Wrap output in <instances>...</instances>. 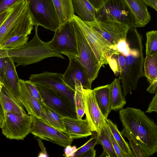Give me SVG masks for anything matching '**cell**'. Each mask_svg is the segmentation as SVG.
Returning a JSON list of instances; mask_svg holds the SVG:
<instances>
[{
  "label": "cell",
  "mask_w": 157,
  "mask_h": 157,
  "mask_svg": "<svg viewBox=\"0 0 157 157\" xmlns=\"http://www.w3.org/2000/svg\"><path fill=\"white\" fill-rule=\"evenodd\" d=\"M77 45L76 58L84 68L90 81L97 77L102 67L77 23L73 20Z\"/></svg>",
  "instance_id": "cell-7"
},
{
  "label": "cell",
  "mask_w": 157,
  "mask_h": 157,
  "mask_svg": "<svg viewBox=\"0 0 157 157\" xmlns=\"http://www.w3.org/2000/svg\"><path fill=\"white\" fill-rule=\"evenodd\" d=\"M60 27L73 19L74 15L71 0H52Z\"/></svg>",
  "instance_id": "cell-24"
},
{
  "label": "cell",
  "mask_w": 157,
  "mask_h": 157,
  "mask_svg": "<svg viewBox=\"0 0 157 157\" xmlns=\"http://www.w3.org/2000/svg\"><path fill=\"white\" fill-rule=\"evenodd\" d=\"M0 100L4 113H10L19 116L26 113L21 105L3 86L0 93Z\"/></svg>",
  "instance_id": "cell-23"
},
{
  "label": "cell",
  "mask_w": 157,
  "mask_h": 157,
  "mask_svg": "<svg viewBox=\"0 0 157 157\" xmlns=\"http://www.w3.org/2000/svg\"><path fill=\"white\" fill-rule=\"evenodd\" d=\"M36 85L43 102L46 106L63 117L77 118L75 110L56 90L45 86Z\"/></svg>",
  "instance_id": "cell-13"
},
{
  "label": "cell",
  "mask_w": 157,
  "mask_h": 157,
  "mask_svg": "<svg viewBox=\"0 0 157 157\" xmlns=\"http://www.w3.org/2000/svg\"><path fill=\"white\" fill-rule=\"evenodd\" d=\"M62 75L59 73L44 71L40 74H31L29 79L36 84L45 86L56 90L75 110V92L64 82Z\"/></svg>",
  "instance_id": "cell-10"
},
{
  "label": "cell",
  "mask_w": 157,
  "mask_h": 157,
  "mask_svg": "<svg viewBox=\"0 0 157 157\" xmlns=\"http://www.w3.org/2000/svg\"><path fill=\"white\" fill-rule=\"evenodd\" d=\"M134 16L137 27H144L151 17L147 5L142 0H125Z\"/></svg>",
  "instance_id": "cell-20"
},
{
  "label": "cell",
  "mask_w": 157,
  "mask_h": 157,
  "mask_svg": "<svg viewBox=\"0 0 157 157\" xmlns=\"http://www.w3.org/2000/svg\"><path fill=\"white\" fill-rule=\"evenodd\" d=\"M3 86V85L2 83L0 81V93H1L2 87Z\"/></svg>",
  "instance_id": "cell-49"
},
{
  "label": "cell",
  "mask_w": 157,
  "mask_h": 157,
  "mask_svg": "<svg viewBox=\"0 0 157 157\" xmlns=\"http://www.w3.org/2000/svg\"><path fill=\"white\" fill-rule=\"evenodd\" d=\"M98 21H114L127 24L130 29L137 27L135 19L125 0H106L103 6L96 10Z\"/></svg>",
  "instance_id": "cell-5"
},
{
  "label": "cell",
  "mask_w": 157,
  "mask_h": 157,
  "mask_svg": "<svg viewBox=\"0 0 157 157\" xmlns=\"http://www.w3.org/2000/svg\"><path fill=\"white\" fill-rule=\"evenodd\" d=\"M61 119L65 127L64 133L73 139L86 137L92 134L86 119L63 117Z\"/></svg>",
  "instance_id": "cell-17"
},
{
  "label": "cell",
  "mask_w": 157,
  "mask_h": 157,
  "mask_svg": "<svg viewBox=\"0 0 157 157\" xmlns=\"http://www.w3.org/2000/svg\"><path fill=\"white\" fill-rule=\"evenodd\" d=\"M0 81L1 82V79L0 78Z\"/></svg>",
  "instance_id": "cell-50"
},
{
  "label": "cell",
  "mask_w": 157,
  "mask_h": 157,
  "mask_svg": "<svg viewBox=\"0 0 157 157\" xmlns=\"http://www.w3.org/2000/svg\"><path fill=\"white\" fill-rule=\"evenodd\" d=\"M104 131L110 140L117 157H126L123 152L115 139L109 126L105 122L103 125Z\"/></svg>",
  "instance_id": "cell-36"
},
{
  "label": "cell",
  "mask_w": 157,
  "mask_h": 157,
  "mask_svg": "<svg viewBox=\"0 0 157 157\" xmlns=\"http://www.w3.org/2000/svg\"><path fill=\"white\" fill-rule=\"evenodd\" d=\"M132 29L133 35L129 40L130 51L125 57L124 69L118 78L122 82L124 97L132 90L136 89L139 79L144 76L142 36L136 28Z\"/></svg>",
  "instance_id": "cell-2"
},
{
  "label": "cell",
  "mask_w": 157,
  "mask_h": 157,
  "mask_svg": "<svg viewBox=\"0 0 157 157\" xmlns=\"http://www.w3.org/2000/svg\"><path fill=\"white\" fill-rule=\"evenodd\" d=\"M144 76L150 84L157 80V53L153 55H147L144 63Z\"/></svg>",
  "instance_id": "cell-28"
},
{
  "label": "cell",
  "mask_w": 157,
  "mask_h": 157,
  "mask_svg": "<svg viewBox=\"0 0 157 157\" xmlns=\"http://www.w3.org/2000/svg\"><path fill=\"white\" fill-rule=\"evenodd\" d=\"M33 117L27 113L19 116L4 113V120L1 128L2 133L10 140H23L30 133Z\"/></svg>",
  "instance_id": "cell-9"
},
{
  "label": "cell",
  "mask_w": 157,
  "mask_h": 157,
  "mask_svg": "<svg viewBox=\"0 0 157 157\" xmlns=\"http://www.w3.org/2000/svg\"><path fill=\"white\" fill-rule=\"evenodd\" d=\"M24 83L30 93L42 105L43 101L36 85L29 80H24Z\"/></svg>",
  "instance_id": "cell-37"
},
{
  "label": "cell",
  "mask_w": 157,
  "mask_h": 157,
  "mask_svg": "<svg viewBox=\"0 0 157 157\" xmlns=\"http://www.w3.org/2000/svg\"><path fill=\"white\" fill-rule=\"evenodd\" d=\"M105 121L118 146L126 157H134L128 143L124 139L121 132L118 130L117 124L107 118L105 119Z\"/></svg>",
  "instance_id": "cell-27"
},
{
  "label": "cell",
  "mask_w": 157,
  "mask_h": 157,
  "mask_svg": "<svg viewBox=\"0 0 157 157\" xmlns=\"http://www.w3.org/2000/svg\"><path fill=\"white\" fill-rule=\"evenodd\" d=\"M155 94V95L150 102L148 108L145 113H151L152 112L157 113V91Z\"/></svg>",
  "instance_id": "cell-39"
},
{
  "label": "cell",
  "mask_w": 157,
  "mask_h": 157,
  "mask_svg": "<svg viewBox=\"0 0 157 157\" xmlns=\"http://www.w3.org/2000/svg\"><path fill=\"white\" fill-rule=\"evenodd\" d=\"M73 20L80 29L84 36L94 52L102 67L108 64V59L112 55L119 51L116 46L92 29L77 16L74 15Z\"/></svg>",
  "instance_id": "cell-6"
},
{
  "label": "cell",
  "mask_w": 157,
  "mask_h": 157,
  "mask_svg": "<svg viewBox=\"0 0 157 157\" xmlns=\"http://www.w3.org/2000/svg\"><path fill=\"white\" fill-rule=\"evenodd\" d=\"M119 118L125 128L148 157L157 151V125L140 109L127 107L119 111Z\"/></svg>",
  "instance_id": "cell-1"
},
{
  "label": "cell",
  "mask_w": 157,
  "mask_h": 157,
  "mask_svg": "<svg viewBox=\"0 0 157 157\" xmlns=\"http://www.w3.org/2000/svg\"><path fill=\"white\" fill-rule=\"evenodd\" d=\"M38 26L35 25L34 36L28 43L18 48L6 49L8 57L16 63V67L36 63L50 57L65 59L53 49L50 41L44 42L40 40L38 34Z\"/></svg>",
  "instance_id": "cell-3"
},
{
  "label": "cell",
  "mask_w": 157,
  "mask_h": 157,
  "mask_svg": "<svg viewBox=\"0 0 157 157\" xmlns=\"http://www.w3.org/2000/svg\"><path fill=\"white\" fill-rule=\"evenodd\" d=\"M4 120V112L0 100V128H1Z\"/></svg>",
  "instance_id": "cell-45"
},
{
  "label": "cell",
  "mask_w": 157,
  "mask_h": 157,
  "mask_svg": "<svg viewBox=\"0 0 157 157\" xmlns=\"http://www.w3.org/2000/svg\"><path fill=\"white\" fill-rule=\"evenodd\" d=\"M125 57L119 52L112 55L108 59V64L116 75H120L124 71L126 63Z\"/></svg>",
  "instance_id": "cell-30"
},
{
  "label": "cell",
  "mask_w": 157,
  "mask_h": 157,
  "mask_svg": "<svg viewBox=\"0 0 157 157\" xmlns=\"http://www.w3.org/2000/svg\"><path fill=\"white\" fill-rule=\"evenodd\" d=\"M18 85L20 101L28 114L40 118L41 105L30 93L25 85L24 80L19 78Z\"/></svg>",
  "instance_id": "cell-19"
},
{
  "label": "cell",
  "mask_w": 157,
  "mask_h": 157,
  "mask_svg": "<svg viewBox=\"0 0 157 157\" xmlns=\"http://www.w3.org/2000/svg\"><path fill=\"white\" fill-rule=\"evenodd\" d=\"M22 0H0V14L10 9Z\"/></svg>",
  "instance_id": "cell-38"
},
{
  "label": "cell",
  "mask_w": 157,
  "mask_h": 157,
  "mask_svg": "<svg viewBox=\"0 0 157 157\" xmlns=\"http://www.w3.org/2000/svg\"><path fill=\"white\" fill-rule=\"evenodd\" d=\"M85 105V113L92 132L99 134L105 122V118L102 114L97 103L93 90L82 87Z\"/></svg>",
  "instance_id": "cell-14"
},
{
  "label": "cell",
  "mask_w": 157,
  "mask_h": 157,
  "mask_svg": "<svg viewBox=\"0 0 157 157\" xmlns=\"http://www.w3.org/2000/svg\"><path fill=\"white\" fill-rule=\"evenodd\" d=\"M82 86H75L74 100L77 118L82 119L85 114V105Z\"/></svg>",
  "instance_id": "cell-32"
},
{
  "label": "cell",
  "mask_w": 157,
  "mask_h": 157,
  "mask_svg": "<svg viewBox=\"0 0 157 157\" xmlns=\"http://www.w3.org/2000/svg\"><path fill=\"white\" fill-rule=\"evenodd\" d=\"M121 133L122 136L126 137L128 140L134 157H148L144 150L137 144L125 128H123Z\"/></svg>",
  "instance_id": "cell-34"
},
{
  "label": "cell",
  "mask_w": 157,
  "mask_h": 157,
  "mask_svg": "<svg viewBox=\"0 0 157 157\" xmlns=\"http://www.w3.org/2000/svg\"><path fill=\"white\" fill-rule=\"evenodd\" d=\"M63 117L44 103H42L40 118L51 126L64 133L65 127L61 119Z\"/></svg>",
  "instance_id": "cell-25"
},
{
  "label": "cell",
  "mask_w": 157,
  "mask_h": 157,
  "mask_svg": "<svg viewBox=\"0 0 157 157\" xmlns=\"http://www.w3.org/2000/svg\"><path fill=\"white\" fill-rule=\"evenodd\" d=\"M55 32L54 37L50 41L53 49L59 53L65 55L69 59L76 57L77 45L73 19Z\"/></svg>",
  "instance_id": "cell-8"
},
{
  "label": "cell",
  "mask_w": 157,
  "mask_h": 157,
  "mask_svg": "<svg viewBox=\"0 0 157 157\" xmlns=\"http://www.w3.org/2000/svg\"><path fill=\"white\" fill-rule=\"evenodd\" d=\"M37 140L38 141V142L39 145L41 149L43 152L45 154L47 155V154L46 151L43 145V144L41 141L40 140V138H39L37 139Z\"/></svg>",
  "instance_id": "cell-47"
},
{
  "label": "cell",
  "mask_w": 157,
  "mask_h": 157,
  "mask_svg": "<svg viewBox=\"0 0 157 157\" xmlns=\"http://www.w3.org/2000/svg\"><path fill=\"white\" fill-rule=\"evenodd\" d=\"M28 38V36L14 35L4 39L0 45L4 49L18 48L27 43Z\"/></svg>",
  "instance_id": "cell-31"
},
{
  "label": "cell",
  "mask_w": 157,
  "mask_h": 157,
  "mask_svg": "<svg viewBox=\"0 0 157 157\" xmlns=\"http://www.w3.org/2000/svg\"><path fill=\"white\" fill-rule=\"evenodd\" d=\"M14 63L10 58L6 57L5 58L1 82L3 86L17 101L23 106L20 101V94L18 85L19 78Z\"/></svg>",
  "instance_id": "cell-16"
},
{
  "label": "cell",
  "mask_w": 157,
  "mask_h": 157,
  "mask_svg": "<svg viewBox=\"0 0 157 157\" xmlns=\"http://www.w3.org/2000/svg\"><path fill=\"white\" fill-rule=\"evenodd\" d=\"M34 25L55 32L60 27L52 0H25Z\"/></svg>",
  "instance_id": "cell-4"
},
{
  "label": "cell",
  "mask_w": 157,
  "mask_h": 157,
  "mask_svg": "<svg viewBox=\"0 0 157 157\" xmlns=\"http://www.w3.org/2000/svg\"><path fill=\"white\" fill-rule=\"evenodd\" d=\"M6 57L0 58V78L2 81V76L4 69V64Z\"/></svg>",
  "instance_id": "cell-46"
},
{
  "label": "cell",
  "mask_w": 157,
  "mask_h": 157,
  "mask_svg": "<svg viewBox=\"0 0 157 157\" xmlns=\"http://www.w3.org/2000/svg\"><path fill=\"white\" fill-rule=\"evenodd\" d=\"M146 5L157 11V0H142Z\"/></svg>",
  "instance_id": "cell-41"
},
{
  "label": "cell",
  "mask_w": 157,
  "mask_h": 157,
  "mask_svg": "<svg viewBox=\"0 0 157 157\" xmlns=\"http://www.w3.org/2000/svg\"><path fill=\"white\" fill-rule=\"evenodd\" d=\"M74 13L85 23L91 22L96 20V10L88 0H71Z\"/></svg>",
  "instance_id": "cell-22"
},
{
  "label": "cell",
  "mask_w": 157,
  "mask_h": 157,
  "mask_svg": "<svg viewBox=\"0 0 157 157\" xmlns=\"http://www.w3.org/2000/svg\"><path fill=\"white\" fill-rule=\"evenodd\" d=\"M32 117L33 120L30 132L32 134L40 139L65 147L71 144L73 139L65 133L51 126L41 118Z\"/></svg>",
  "instance_id": "cell-12"
},
{
  "label": "cell",
  "mask_w": 157,
  "mask_h": 157,
  "mask_svg": "<svg viewBox=\"0 0 157 157\" xmlns=\"http://www.w3.org/2000/svg\"><path fill=\"white\" fill-rule=\"evenodd\" d=\"M99 108L103 116L107 118L112 110L110 94V85L97 87L93 90Z\"/></svg>",
  "instance_id": "cell-21"
},
{
  "label": "cell",
  "mask_w": 157,
  "mask_h": 157,
  "mask_svg": "<svg viewBox=\"0 0 157 157\" xmlns=\"http://www.w3.org/2000/svg\"><path fill=\"white\" fill-rule=\"evenodd\" d=\"M96 154V151L93 147L84 154L81 157H95Z\"/></svg>",
  "instance_id": "cell-43"
},
{
  "label": "cell",
  "mask_w": 157,
  "mask_h": 157,
  "mask_svg": "<svg viewBox=\"0 0 157 157\" xmlns=\"http://www.w3.org/2000/svg\"><path fill=\"white\" fill-rule=\"evenodd\" d=\"M92 6L96 10L99 9L106 0H88Z\"/></svg>",
  "instance_id": "cell-40"
},
{
  "label": "cell",
  "mask_w": 157,
  "mask_h": 157,
  "mask_svg": "<svg viewBox=\"0 0 157 157\" xmlns=\"http://www.w3.org/2000/svg\"><path fill=\"white\" fill-rule=\"evenodd\" d=\"M69 59L68 66L62 75L64 82L75 92V86H81L85 89H91L92 83L90 81L84 68L76 57Z\"/></svg>",
  "instance_id": "cell-15"
},
{
  "label": "cell",
  "mask_w": 157,
  "mask_h": 157,
  "mask_svg": "<svg viewBox=\"0 0 157 157\" xmlns=\"http://www.w3.org/2000/svg\"><path fill=\"white\" fill-rule=\"evenodd\" d=\"M146 55L152 56L157 53V31L152 30L146 33Z\"/></svg>",
  "instance_id": "cell-33"
},
{
  "label": "cell",
  "mask_w": 157,
  "mask_h": 157,
  "mask_svg": "<svg viewBox=\"0 0 157 157\" xmlns=\"http://www.w3.org/2000/svg\"><path fill=\"white\" fill-rule=\"evenodd\" d=\"M98 136L97 144L101 145L103 149L100 157H117L110 140L104 130L103 126L100 133L98 134Z\"/></svg>",
  "instance_id": "cell-29"
},
{
  "label": "cell",
  "mask_w": 157,
  "mask_h": 157,
  "mask_svg": "<svg viewBox=\"0 0 157 157\" xmlns=\"http://www.w3.org/2000/svg\"><path fill=\"white\" fill-rule=\"evenodd\" d=\"M26 6L25 0H22L11 8L8 16L0 27V45L18 23Z\"/></svg>",
  "instance_id": "cell-18"
},
{
  "label": "cell",
  "mask_w": 157,
  "mask_h": 157,
  "mask_svg": "<svg viewBox=\"0 0 157 157\" xmlns=\"http://www.w3.org/2000/svg\"><path fill=\"white\" fill-rule=\"evenodd\" d=\"M157 80L153 81L147 89V92L150 93L155 94L157 91Z\"/></svg>",
  "instance_id": "cell-42"
},
{
  "label": "cell",
  "mask_w": 157,
  "mask_h": 157,
  "mask_svg": "<svg viewBox=\"0 0 157 157\" xmlns=\"http://www.w3.org/2000/svg\"><path fill=\"white\" fill-rule=\"evenodd\" d=\"M90 139L86 143L78 149L73 153V156L81 157L82 155L97 144L98 139V133L93 132Z\"/></svg>",
  "instance_id": "cell-35"
},
{
  "label": "cell",
  "mask_w": 157,
  "mask_h": 157,
  "mask_svg": "<svg viewBox=\"0 0 157 157\" xmlns=\"http://www.w3.org/2000/svg\"><path fill=\"white\" fill-rule=\"evenodd\" d=\"M120 81L118 78H115L110 84L111 109L114 111L122 109L126 104L122 92Z\"/></svg>",
  "instance_id": "cell-26"
},
{
  "label": "cell",
  "mask_w": 157,
  "mask_h": 157,
  "mask_svg": "<svg viewBox=\"0 0 157 157\" xmlns=\"http://www.w3.org/2000/svg\"><path fill=\"white\" fill-rule=\"evenodd\" d=\"M11 10V8L0 14V27L8 16Z\"/></svg>",
  "instance_id": "cell-44"
},
{
  "label": "cell",
  "mask_w": 157,
  "mask_h": 157,
  "mask_svg": "<svg viewBox=\"0 0 157 157\" xmlns=\"http://www.w3.org/2000/svg\"><path fill=\"white\" fill-rule=\"evenodd\" d=\"M8 57L6 49H3L0 50V58Z\"/></svg>",
  "instance_id": "cell-48"
},
{
  "label": "cell",
  "mask_w": 157,
  "mask_h": 157,
  "mask_svg": "<svg viewBox=\"0 0 157 157\" xmlns=\"http://www.w3.org/2000/svg\"><path fill=\"white\" fill-rule=\"evenodd\" d=\"M114 46L120 42L126 41L130 29L127 24L114 21H98L85 23Z\"/></svg>",
  "instance_id": "cell-11"
}]
</instances>
